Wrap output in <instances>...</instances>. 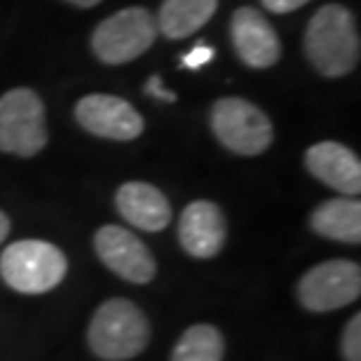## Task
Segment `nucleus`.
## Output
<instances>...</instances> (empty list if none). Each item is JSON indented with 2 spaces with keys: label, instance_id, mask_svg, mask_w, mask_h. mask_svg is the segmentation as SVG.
<instances>
[{
  "label": "nucleus",
  "instance_id": "obj_1",
  "mask_svg": "<svg viewBox=\"0 0 361 361\" xmlns=\"http://www.w3.org/2000/svg\"><path fill=\"white\" fill-rule=\"evenodd\" d=\"M305 52L317 73L343 78L359 63V31L352 12L343 5H324L310 19L305 31Z\"/></svg>",
  "mask_w": 361,
  "mask_h": 361
},
{
  "label": "nucleus",
  "instance_id": "obj_2",
  "mask_svg": "<svg viewBox=\"0 0 361 361\" xmlns=\"http://www.w3.org/2000/svg\"><path fill=\"white\" fill-rule=\"evenodd\" d=\"M90 350L104 361L139 357L150 343V324L143 310L127 298L101 302L87 329Z\"/></svg>",
  "mask_w": 361,
  "mask_h": 361
},
{
  "label": "nucleus",
  "instance_id": "obj_3",
  "mask_svg": "<svg viewBox=\"0 0 361 361\" xmlns=\"http://www.w3.org/2000/svg\"><path fill=\"white\" fill-rule=\"evenodd\" d=\"M66 254L49 242L21 240L0 254V277L10 288L26 295L47 293L66 277Z\"/></svg>",
  "mask_w": 361,
  "mask_h": 361
},
{
  "label": "nucleus",
  "instance_id": "obj_4",
  "mask_svg": "<svg viewBox=\"0 0 361 361\" xmlns=\"http://www.w3.org/2000/svg\"><path fill=\"white\" fill-rule=\"evenodd\" d=\"M47 146L45 104L33 90L17 87L0 97V150L33 157Z\"/></svg>",
  "mask_w": 361,
  "mask_h": 361
},
{
  "label": "nucleus",
  "instance_id": "obj_5",
  "mask_svg": "<svg viewBox=\"0 0 361 361\" xmlns=\"http://www.w3.org/2000/svg\"><path fill=\"white\" fill-rule=\"evenodd\" d=\"M157 33V19L146 7H127L94 28L92 49L104 63L120 66L150 49Z\"/></svg>",
  "mask_w": 361,
  "mask_h": 361
},
{
  "label": "nucleus",
  "instance_id": "obj_6",
  "mask_svg": "<svg viewBox=\"0 0 361 361\" xmlns=\"http://www.w3.org/2000/svg\"><path fill=\"white\" fill-rule=\"evenodd\" d=\"M212 132L237 155H261L272 146V122L261 108L247 99L226 97L212 108Z\"/></svg>",
  "mask_w": 361,
  "mask_h": 361
},
{
  "label": "nucleus",
  "instance_id": "obj_7",
  "mask_svg": "<svg viewBox=\"0 0 361 361\" xmlns=\"http://www.w3.org/2000/svg\"><path fill=\"white\" fill-rule=\"evenodd\" d=\"M300 305L310 312H334L361 295V268L355 261L334 258L310 268L295 286Z\"/></svg>",
  "mask_w": 361,
  "mask_h": 361
},
{
  "label": "nucleus",
  "instance_id": "obj_8",
  "mask_svg": "<svg viewBox=\"0 0 361 361\" xmlns=\"http://www.w3.org/2000/svg\"><path fill=\"white\" fill-rule=\"evenodd\" d=\"M94 251L108 270L132 284H148L157 274V261L150 249L122 226H101L94 235Z\"/></svg>",
  "mask_w": 361,
  "mask_h": 361
},
{
  "label": "nucleus",
  "instance_id": "obj_9",
  "mask_svg": "<svg viewBox=\"0 0 361 361\" xmlns=\"http://www.w3.org/2000/svg\"><path fill=\"white\" fill-rule=\"evenodd\" d=\"M75 120L85 132L111 141H134L143 134V118L129 101L113 94H87L75 104Z\"/></svg>",
  "mask_w": 361,
  "mask_h": 361
},
{
  "label": "nucleus",
  "instance_id": "obj_10",
  "mask_svg": "<svg viewBox=\"0 0 361 361\" xmlns=\"http://www.w3.org/2000/svg\"><path fill=\"white\" fill-rule=\"evenodd\" d=\"M233 45L237 56L251 68H270L279 61L281 42L272 24L256 7H240L233 14Z\"/></svg>",
  "mask_w": 361,
  "mask_h": 361
},
{
  "label": "nucleus",
  "instance_id": "obj_11",
  "mask_svg": "<svg viewBox=\"0 0 361 361\" xmlns=\"http://www.w3.org/2000/svg\"><path fill=\"white\" fill-rule=\"evenodd\" d=\"M178 242L192 258H214L226 244V216L209 200L190 202L178 221Z\"/></svg>",
  "mask_w": 361,
  "mask_h": 361
},
{
  "label": "nucleus",
  "instance_id": "obj_12",
  "mask_svg": "<svg viewBox=\"0 0 361 361\" xmlns=\"http://www.w3.org/2000/svg\"><path fill=\"white\" fill-rule=\"evenodd\" d=\"M305 167L314 178L326 183L345 197L361 192V162L359 155L338 141H322L307 148Z\"/></svg>",
  "mask_w": 361,
  "mask_h": 361
},
{
  "label": "nucleus",
  "instance_id": "obj_13",
  "mask_svg": "<svg viewBox=\"0 0 361 361\" xmlns=\"http://www.w3.org/2000/svg\"><path fill=\"white\" fill-rule=\"evenodd\" d=\"M115 207L129 226L143 233H160L171 221V204L162 190L143 180H129L115 192Z\"/></svg>",
  "mask_w": 361,
  "mask_h": 361
},
{
  "label": "nucleus",
  "instance_id": "obj_14",
  "mask_svg": "<svg viewBox=\"0 0 361 361\" xmlns=\"http://www.w3.org/2000/svg\"><path fill=\"white\" fill-rule=\"evenodd\" d=\"M310 228L317 235L334 242H361V202L352 197H336L322 202L310 216Z\"/></svg>",
  "mask_w": 361,
  "mask_h": 361
},
{
  "label": "nucleus",
  "instance_id": "obj_15",
  "mask_svg": "<svg viewBox=\"0 0 361 361\" xmlns=\"http://www.w3.org/2000/svg\"><path fill=\"white\" fill-rule=\"evenodd\" d=\"M216 7L219 0H164L157 14V31L169 40L188 38L214 17Z\"/></svg>",
  "mask_w": 361,
  "mask_h": 361
},
{
  "label": "nucleus",
  "instance_id": "obj_16",
  "mask_svg": "<svg viewBox=\"0 0 361 361\" xmlns=\"http://www.w3.org/2000/svg\"><path fill=\"white\" fill-rule=\"evenodd\" d=\"M226 341L212 324H195L178 338L171 361H223Z\"/></svg>",
  "mask_w": 361,
  "mask_h": 361
},
{
  "label": "nucleus",
  "instance_id": "obj_17",
  "mask_svg": "<svg viewBox=\"0 0 361 361\" xmlns=\"http://www.w3.org/2000/svg\"><path fill=\"white\" fill-rule=\"evenodd\" d=\"M343 357L345 361H361V314L357 312L343 331Z\"/></svg>",
  "mask_w": 361,
  "mask_h": 361
},
{
  "label": "nucleus",
  "instance_id": "obj_18",
  "mask_svg": "<svg viewBox=\"0 0 361 361\" xmlns=\"http://www.w3.org/2000/svg\"><path fill=\"white\" fill-rule=\"evenodd\" d=\"M214 59V47L209 45H195L190 52L183 56V61H180V66L190 68V71H197L202 66H207L209 61Z\"/></svg>",
  "mask_w": 361,
  "mask_h": 361
},
{
  "label": "nucleus",
  "instance_id": "obj_19",
  "mask_svg": "<svg viewBox=\"0 0 361 361\" xmlns=\"http://www.w3.org/2000/svg\"><path fill=\"white\" fill-rule=\"evenodd\" d=\"M146 92L150 94V97H155V99H160V101H167V104H174V101H176V94L164 87L160 75L150 78V80L146 82Z\"/></svg>",
  "mask_w": 361,
  "mask_h": 361
},
{
  "label": "nucleus",
  "instance_id": "obj_20",
  "mask_svg": "<svg viewBox=\"0 0 361 361\" xmlns=\"http://www.w3.org/2000/svg\"><path fill=\"white\" fill-rule=\"evenodd\" d=\"M265 10H270L274 14H286V12H293L298 7L307 5L310 0H261Z\"/></svg>",
  "mask_w": 361,
  "mask_h": 361
},
{
  "label": "nucleus",
  "instance_id": "obj_21",
  "mask_svg": "<svg viewBox=\"0 0 361 361\" xmlns=\"http://www.w3.org/2000/svg\"><path fill=\"white\" fill-rule=\"evenodd\" d=\"M7 235H10V216L0 212V244L7 240Z\"/></svg>",
  "mask_w": 361,
  "mask_h": 361
},
{
  "label": "nucleus",
  "instance_id": "obj_22",
  "mask_svg": "<svg viewBox=\"0 0 361 361\" xmlns=\"http://www.w3.org/2000/svg\"><path fill=\"white\" fill-rule=\"evenodd\" d=\"M66 3H73L78 7H94V5H99L101 0H66Z\"/></svg>",
  "mask_w": 361,
  "mask_h": 361
}]
</instances>
